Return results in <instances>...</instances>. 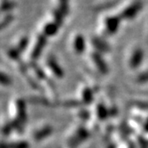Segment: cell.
Returning a JSON list of instances; mask_svg holds the SVG:
<instances>
[{
  "label": "cell",
  "instance_id": "cell-1",
  "mask_svg": "<svg viewBox=\"0 0 148 148\" xmlns=\"http://www.w3.org/2000/svg\"><path fill=\"white\" fill-rule=\"evenodd\" d=\"M143 8L141 0H127L123 3L116 13L122 20H132L139 14Z\"/></svg>",
  "mask_w": 148,
  "mask_h": 148
},
{
  "label": "cell",
  "instance_id": "cell-2",
  "mask_svg": "<svg viewBox=\"0 0 148 148\" xmlns=\"http://www.w3.org/2000/svg\"><path fill=\"white\" fill-rule=\"evenodd\" d=\"M122 19L116 12L109 13L102 17L101 24L104 28V32L108 34H114L118 31Z\"/></svg>",
  "mask_w": 148,
  "mask_h": 148
},
{
  "label": "cell",
  "instance_id": "cell-3",
  "mask_svg": "<svg viewBox=\"0 0 148 148\" xmlns=\"http://www.w3.org/2000/svg\"><path fill=\"white\" fill-rule=\"evenodd\" d=\"M53 6L68 15L70 10V0H53Z\"/></svg>",
  "mask_w": 148,
  "mask_h": 148
},
{
  "label": "cell",
  "instance_id": "cell-4",
  "mask_svg": "<svg viewBox=\"0 0 148 148\" xmlns=\"http://www.w3.org/2000/svg\"><path fill=\"white\" fill-rule=\"evenodd\" d=\"M74 47L76 49V50L77 52L81 53L82 51H83V49L85 46V40L83 36L80 34H77V36H75L73 40Z\"/></svg>",
  "mask_w": 148,
  "mask_h": 148
}]
</instances>
